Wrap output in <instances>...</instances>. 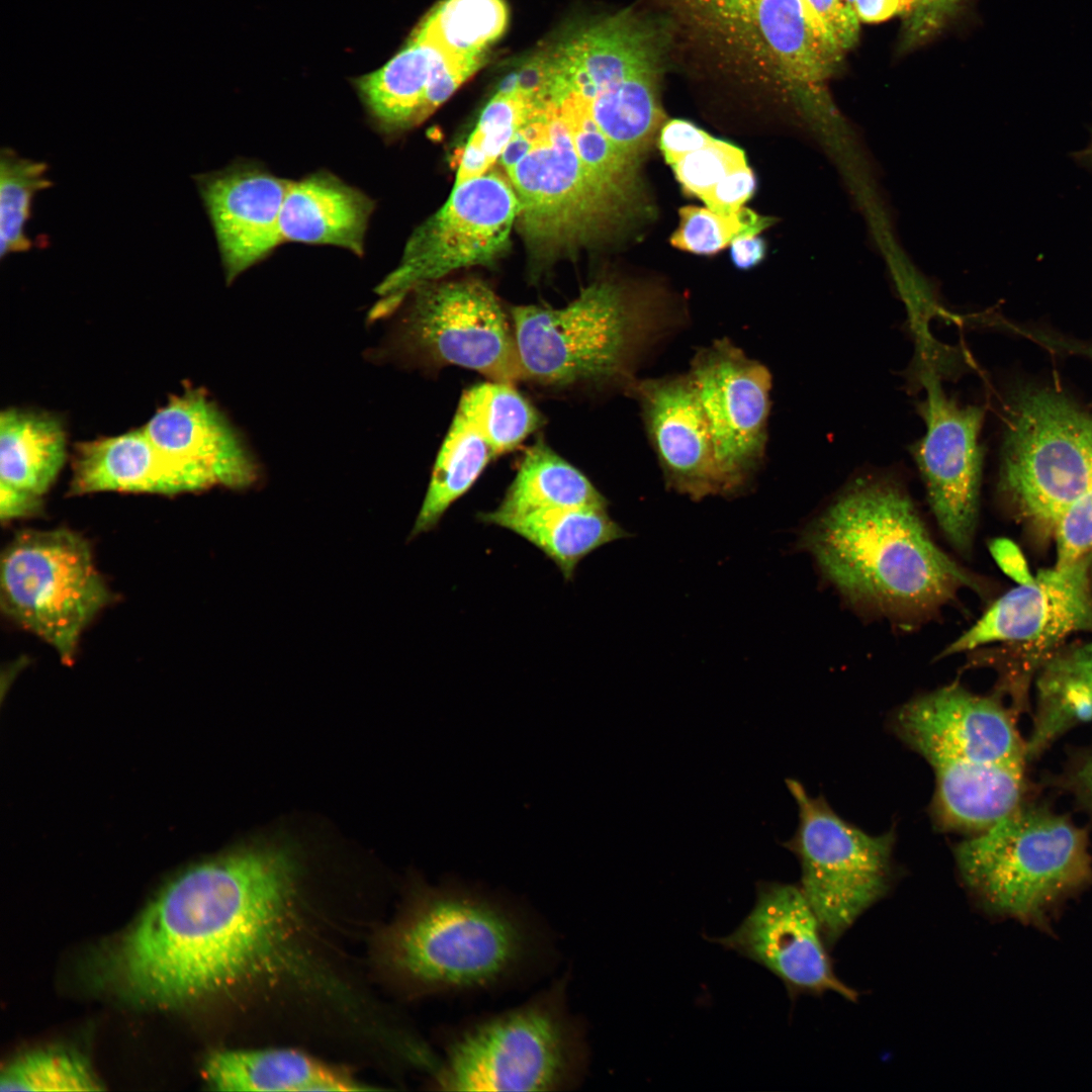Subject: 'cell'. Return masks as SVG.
Listing matches in <instances>:
<instances>
[{
    "label": "cell",
    "instance_id": "cell-29",
    "mask_svg": "<svg viewBox=\"0 0 1092 1092\" xmlns=\"http://www.w3.org/2000/svg\"><path fill=\"white\" fill-rule=\"evenodd\" d=\"M665 61L648 65L593 98L582 99L598 127L635 161L663 119L658 89Z\"/></svg>",
    "mask_w": 1092,
    "mask_h": 1092
},
{
    "label": "cell",
    "instance_id": "cell-18",
    "mask_svg": "<svg viewBox=\"0 0 1092 1092\" xmlns=\"http://www.w3.org/2000/svg\"><path fill=\"white\" fill-rule=\"evenodd\" d=\"M194 181L231 284L282 244L280 215L290 180L241 160L195 175Z\"/></svg>",
    "mask_w": 1092,
    "mask_h": 1092
},
{
    "label": "cell",
    "instance_id": "cell-15",
    "mask_svg": "<svg viewBox=\"0 0 1092 1092\" xmlns=\"http://www.w3.org/2000/svg\"><path fill=\"white\" fill-rule=\"evenodd\" d=\"M689 375L711 431L723 493H736L764 455L769 372L728 340H719L698 352Z\"/></svg>",
    "mask_w": 1092,
    "mask_h": 1092
},
{
    "label": "cell",
    "instance_id": "cell-20",
    "mask_svg": "<svg viewBox=\"0 0 1092 1092\" xmlns=\"http://www.w3.org/2000/svg\"><path fill=\"white\" fill-rule=\"evenodd\" d=\"M143 429L163 454L198 475L208 488L246 489L259 478L241 437L201 388L169 397Z\"/></svg>",
    "mask_w": 1092,
    "mask_h": 1092
},
{
    "label": "cell",
    "instance_id": "cell-7",
    "mask_svg": "<svg viewBox=\"0 0 1092 1092\" xmlns=\"http://www.w3.org/2000/svg\"><path fill=\"white\" fill-rule=\"evenodd\" d=\"M0 566L3 613L72 663L82 632L112 599L88 542L65 528L22 530Z\"/></svg>",
    "mask_w": 1092,
    "mask_h": 1092
},
{
    "label": "cell",
    "instance_id": "cell-42",
    "mask_svg": "<svg viewBox=\"0 0 1092 1092\" xmlns=\"http://www.w3.org/2000/svg\"><path fill=\"white\" fill-rule=\"evenodd\" d=\"M966 0H912L909 12L903 16V35L906 47H913L936 33Z\"/></svg>",
    "mask_w": 1092,
    "mask_h": 1092
},
{
    "label": "cell",
    "instance_id": "cell-47",
    "mask_svg": "<svg viewBox=\"0 0 1092 1092\" xmlns=\"http://www.w3.org/2000/svg\"><path fill=\"white\" fill-rule=\"evenodd\" d=\"M990 552L1002 571L1020 584L1032 582L1027 563L1020 549L1009 539L997 538L990 543Z\"/></svg>",
    "mask_w": 1092,
    "mask_h": 1092
},
{
    "label": "cell",
    "instance_id": "cell-2",
    "mask_svg": "<svg viewBox=\"0 0 1092 1092\" xmlns=\"http://www.w3.org/2000/svg\"><path fill=\"white\" fill-rule=\"evenodd\" d=\"M412 996L502 992L549 975L558 946L540 915L500 890L450 877L419 884L385 943Z\"/></svg>",
    "mask_w": 1092,
    "mask_h": 1092
},
{
    "label": "cell",
    "instance_id": "cell-21",
    "mask_svg": "<svg viewBox=\"0 0 1092 1092\" xmlns=\"http://www.w3.org/2000/svg\"><path fill=\"white\" fill-rule=\"evenodd\" d=\"M67 459V433L55 414L9 407L0 415V518H29Z\"/></svg>",
    "mask_w": 1092,
    "mask_h": 1092
},
{
    "label": "cell",
    "instance_id": "cell-11",
    "mask_svg": "<svg viewBox=\"0 0 1092 1092\" xmlns=\"http://www.w3.org/2000/svg\"><path fill=\"white\" fill-rule=\"evenodd\" d=\"M518 210L509 177L496 170L454 186L444 205L414 230L399 263L376 287L380 299L370 320L393 313L421 284L461 268L492 265L509 250Z\"/></svg>",
    "mask_w": 1092,
    "mask_h": 1092
},
{
    "label": "cell",
    "instance_id": "cell-44",
    "mask_svg": "<svg viewBox=\"0 0 1092 1092\" xmlns=\"http://www.w3.org/2000/svg\"><path fill=\"white\" fill-rule=\"evenodd\" d=\"M1054 784L1092 820V745L1071 751Z\"/></svg>",
    "mask_w": 1092,
    "mask_h": 1092
},
{
    "label": "cell",
    "instance_id": "cell-14",
    "mask_svg": "<svg viewBox=\"0 0 1092 1092\" xmlns=\"http://www.w3.org/2000/svg\"><path fill=\"white\" fill-rule=\"evenodd\" d=\"M921 369L926 397L919 413L926 430L911 451L939 528L959 553L969 555L979 507L984 412L947 396L935 366Z\"/></svg>",
    "mask_w": 1092,
    "mask_h": 1092
},
{
    "label": "cell",
    "instance_id": "cell-40",
    "mask_svg": "<svg viewBox=\"0 0 1092 1092\" xmlns=\"http://www.w3.org/2000/svg\"><path fill=\"white\" fill-rule=\"evenodd\" d=\"M759 0H679L694 19L728 37L759 44L755 13ZM748 42V43H749Z\"/></svg>",
    "mask_w": 1092,
    "mask_h": 1092
},
{
    "label": "cell",
    "instance_id": "cell-25",
    "mask_svg": "<svg viewBox=\"0 0 1092 1092\" xmlns=\"http://www.w3.org/2000/svg\"><path fill=\"white\" fill-rule=\"evenodd\" d=\"M208 1084L219 1091H358L370 1089L346 1074L288 1049L222 1051L206 1062Z\"/></svg>",
    "mask_w": 1092,
    "mask_h": 1092
},
{
    "label": "cell",
    "instance_id": "cell-19",
    "mask_svg": "<svg viewBox=\"0 0 1092 1092\" xmlns=\"http://www.w3.org/2000/svg\"><path fill=\"white\" fill-rule=\"evenodd\" d=\"M666 484L694 499L723 493L711 431L690 375L633 380Z\"/></svg>",
    "mask_w": 1092,
    "mask_h": 1092
},
{
    "label": "cell",
    "instance_id": "cell-27",
    "mask_svg": "<svg viewBox=\"0 0 1092 1092\" xmlns=\"http://www.w3.org/2000/svg\"><path fill=\"white\" fill-rule=\"evenodd\" d=\"M486 524L506 528L541 550L565 579L573 577L586 555L610 542L629 536L607 508H562L520 515L481 513Z\"/></svg>",
    "mask_w": 1092,
    "mask_h": 1092
},
{
    "label": "cell",
    "instance_id": "cell-10",
    "mask_svg": "<svg viewBox=\"0 0 1092 1092\" xmlns=\"http://www.w3.org/2000/svg\"><path fill=\"white\" fill-rule=\"evenodd\" d=\"M797 807L795 834L784 846L801 864V888L833 943L888 891L893 831L871 835L837 815L822 797L786 780Z\"/></svg>",
    "mask_w": 1092,
    "mask_h": 1092
},
{
    "label": "cell",
    "instance_id": "cell-3",
    "mask_svg": "<svg viewBox=\"0 0 1092 1092\" xmlns=\"http://www.w3.org/2000/svg\"><path fill=\"white\" fill-rule=\"evenodd\" d=\"M800 546L849 604L908 625L937 614L973 575L931 538L906 490L855 479L804 529Z\"/></svg>",
    "mask_w": 1092,
    "mask_h": 1092
},
{
    "label": "cell",
    "instance_id": "cell-51",
    "mask_svg": "<svg viewBox=\"0 0 1092 1092\" xmlns=\"http://www.w3.org/2000/svg\"><path fill=\"white\" fill-rule=\"evenodd\" d=\"M847 1H848V2H849V3L851 4V5L853 4V0H847ZM852 7H853V6H852Z\"/></svg>",
    "mask_w": 1092,
    "mask_h": 1092
},
{
    "label": "cell",
    "instance_id": "cell-43",
    "mask_svg": "<svg viewBox=\"0 0 1092 1092\" xmlns=\"http://www.w3.org/2000/svg\"><path fill=\"white\" fill-rule=\"evenodd\" d=\"M828 34L843 51L858 40L859 19L847 0H804Z\"/></svg>",
    "mask_w": 1092,
    "mask_h": 1092
},
{
    "label": "cell",
    "instance_id": "cell-13",
    "mask_svg": "<svg viewBox=\"0 0 1092 1092\" xmlns=\"http://www.w3.org/2000/svg\"><path fill=\"white\" fill-rule=\"evenodd\" d=\"M1015 717L997 697L953 684L902 706L893 728L930 763L935 780H947L992 765L1024 770L1027 745Z\"/></svg>",
    "mask_w": 1092,
    "mask_h": 1092
},
{
    "label": "cell",
    "instance_id": "cell-23",
    "mask_svg": "<svg viewBox=\"0 0 1092 1092\" xmlns=\"http://www.w3.org/2000/svg\"><path fill=\"white\" fill-rule=\"evenodd\" d=\"M375 202L329 171L289 183L280 215L282 243L330 245L363 256Z\"/></svg>",
    "mask_w": 1092,
    "mask_h": 1092
},
{
    "label": "cell",
    "instance_id": "cell-48",
    "mask_svg": "<svg viewBox=\"0 0 1092 1092\" xmlns=\"http://www.w3.org/2000/svg\"><path fill=\"white\" fill-rule=\"evenodd\" d=\"M912 0H853V9L860 22L878 23L893 16L906 15Z\"/></svg>",
    "mask_w": 1092,
    "mask_h": 1092
},
{
    "label": "cell",
    "instance_id": "cell-34",
    "mask_svg": "<svg viewBox=\"0 0 1092 1092\" xmlns=\"http://www.w3.org/2000/svg\"><path fill=\"white\" fill-rule=\"evenodd\" d=\"M553 104L566 124L583 167L608 194L623 202L631 187L636 161L604 134L582 99L566 95Z\"/></svg>",
    "mask_w": 1092,
    "mask_h": 1092
},
{
    "label": "cell",
    "instance_id": "cell-16",
    "mask_svg": "<svg viewBox=\"0 0 1092 1092\" xmlns=\"http://www.w3.org/2000/svg\"><path fill=\"white\" fill-rule=\"evenodd\" d=\"M718 941L766 968L793 992L857 998L834 974L820 922L801 887L759 883L750 913Z\"/></svg>",
    "mask_w": 1092,
    "mask_h": 1092
},
{
    "label": "cell",
    "instance_id": "cell-38",
    "mask_svg": "<svg viewBox=\"0 0 1092 1092\" xmlns=\"http://www.w3.org/2000/svg\"><path fill=\"white\" fill-rule=\"evenodd\" d=\"M678 213L679 224L670 238V244L699 255L716 254L736 238L758 235L774 221L746 207L724 215L708 207L688 205L681 207Z\"/></svg>",
    "mask_w": 1092,
    "mask_h": 1092
},
{
    "label": "cell",
    "instance_id": "cell-33",
    "mask_svg": "<svg viewBox=\"0 0 1092 1092\" xmlns=\"http://www.w3.org/2000/svg\"><path fill=\"white\" fill-rule=\"evenodd\" d=\"M457 413L477 429L495 455L515 449L542 424L540 414L514 385L499 381L466 390Z\"/></svg>",
    "mask_w": 1092,
    "mask_h": 1092
},
{
    "label": "cell",
    "instance_id": "cell-5",
    "mask_svg": "<svg viewBox=\"0 0 1092 1092\" xmlns=\"http://www.w3.org/2000/svg\"><path fill=\"white\" fill-rule=\"evenodd\" d=\"M965 887L987 915L1050 932L1092 884L1086 829L1024 802L954 848Z\"/></svg>",
    "mask_w": 1092,
    "mask_h": 1092
},
{
    "label": "cell",
    "instance_id": "cell-35",
    "mask_svg": "<svg viewBox=\"0 0 1092 1092\" xmlns=\"http://www.w3.org/2000/svg\"><path fill=\"white\" fill-rule=\"evenodd\" d=\"M52 186L48 164L21 157L13 149L0 152V257L29 251L25 232L36 193Z\"/></svg>",
    "mask_w": 1092,
    "mask_h": 1092
},
{
    "label": "cell",
    "instance_id": "cell-49",
    "mask_svg": "<svg viewBox=\"0 0 1092 1092\" xmlns=\"http://www.w3.org/2000/svg\"><path fill=\"white\" fill-rule=\"evenodd\" d=\"M765 252V242L757 235L740 236L730 244L732 262L740 269H749L758 265L763 260Z\"/></svg>",
    "mask_w": 1092,
    "mask_h": 1092
},
{
    "label": "cell",
    "instance_id": "cell-30",
    "mask_svg": "<svg viewBox=\"0 0 1092 1092\" xmlns=\"http://www.w3.org/2000/svg\"><path fill=\"white\" fill-rule=\"evenodd\" d=\"M1027 756L1039 755L1062 734L1092 719V647L1052 663L1038 681Z\"/></svg>",
    "mask_w": 1092,
    "mask_h": 1092
},
{
    "label": "cell",
    "instance_id": "cell-26",
    "mask_svg": "<svg viewBox=\"0 0 1092 1092\" xmlns=\"http://www.w3.org/2000/svg\"><path fill=\"white\" fill-rule=\"evenodd\" d=\"M448 56L413 32L384 66L354 83L376 129L385 135L407 130L426 119L425 99L437 65Z\"/></svg>",
    "mask_w": 1092,
    "mask_h": 1092
},
{
    "label": "cell",
    "instance_id": "cell-50",
    "mask_svg": "<svg viewBox=\"0 0 1092 1092\" xmlns=\"http://www.w3.org/2000/svg\"><path fill=\"white\" fill-rule=\"evenodd\" d=\"M1078 156L1081 157L1083 160H1091L1092 159V130H1091L1089 143L1087 144L1086 148L1084 150H1082L1078 154Z\"/></svg>",
    "mask_w": 1092,
    "mask_h": 1092
},
{
    "label": "cell",
    "instance_id": "cell-32",
    "mask_svg": "<svg viewBox=\"0 0 1092 1092\" xmlns=\"http://www.w3.org/2000/svg\"><path fill=\"white\" fill-rule=\"evenodd\" d=\"M509 12L504 0H443L414 32L454 57H486L505 32Z\"/></svg>",
    "mask_w": 1092,
    "mask_h": 1092
},
{
    "label": "cell",
    "instance_id": "cell-4",
    "mask_svg": "<svg viewBox=\"0 0 1092 1092\" xmlns=\"http://www.w3.org/2000/svg\"><path fill=\"white\" fill-rule=\"evenodd\" d=\"M564 972L526 1001L445 1030L431 1083L443 1091L563 1092L579 1087L589 1048Z\"/></svg>",
    "mask_w": 1092,
    "mask_h": 1092
},
{
    "label": "cell",
    "instance_id": "cell-24",
    "mask_svg": "<svg viewBox=\"0 0 1092 1092\" xmlns=\"http://www.w3.org/2000/svg\"><path fill=\"white\" fill-rule=\"evenodd\" d=\"M755 29L761 51L791 84L816 87L841 63L844 52L804 0H759Z\"/></svg>",
    "mask_w": 1092,
    "mask_h": 1092
},
{
    "label": "cell",
    "instance_id": "cell-46",
    "mask_svg": "<svg viewBox=\"0 0 1092 1092\" xmlns=\"http://www.w3.org/2000/svg\"><path fill=\"white\" fill-rule=\"evenodd\" d=\"M714 139L690 121L672 119L662 126L659 146L665 161L672 167L689 154L709 145Z\"/></svg>",
    "mask_w": 1092,
    "mask_h": 1092
},
{
    "label": "cell",
    "instance_id": "cell-6",
    "mask_svg": "<svg viewBox=\"0 0 1092 1092\" xmlns=\"http://www.w3.org/2000/svg\"><path fill=\"white\" fill-rule=\"evenodd\" d=\"M510 316L524 380L553 392L628 388L639 356L666 328L606 281L563 307L518 305Z\"/></svg>",
    "mask_w": 1092,
    "mask_h": 1092
},
{
    "label": "cell",
    "instance_id": "cell-8",
    "mask_svg": "<svg viewBox=\"0 0 1092 1092\" xmlns=\"http://www.w3.org/2000/svg\"><path fill=\"white\" fill-rule=\"evenodd\" d=\"M1001 486L1025 516L1054 527L1092 486V415L1049 390L1016 395L1007 414Z\"/></svg>",
    "mask_w": 1092,
    "mask_h": 1092
},
{
    "label": "cell",
    "instance_id": "cell-39",
    "mask_svg": "<svg viewBox=\"0 0 1092 1092\" xmlns=\"http://www.w3.org/2000/svg\"><path fill=\"white\" fill-rule=\"evenodd\" d=\"M745 165L741 149L714 139L706 147L682 158L672 169L685 191L702 200L721 179Z\"/></svg>",
    "mask_w": 1092,
    "mask_h": 1092
},
{
    "label": "cell",
    "instance_id": "cell-17",
    "mask_svg": "<svg viewBox=\"0 0 1092 1092\" xmlns=\"http://www.w3.org/2000/svg\"><path fill=\"white\" fill-rule=\"evenodd\" d=\"M1085 559L1041 570L1009 590L941 652L948 656L990 643L1044 652L1072 632L1092 627V595Z\"/></svg>",
    "mask_w": 1092,
    "mask_h": 1092
},
{
    "label": "cell",
    "instance_id": "cell-45",
    "mask_svg": "<svg viewBox=\"0 0 1092 1092\" xmlns=\"http://www.w3.org/2000/svg\"><path fill=\"white\" fill-rule=\"evenodd\" d=\"M755 186L754 174L745 165L721 179L702 200L715 212L730 215L744 207Z\"/></svg>",
    "mask_w": 1092,
    "mask_h": 1092
},
{
    "label": "cell",
    "instance_id": "cell-9",
    "mask_svg": "<svg viewBox=\"0 0 1092 1092\" xmlns=\"http://www.w3.org/2000/svg\"><path fill=\"white\" fill-rule=\"evenodd\" d=\"M404 298L391 341L400 359L434 369L459 366L491 381L524 380L511 316L485 283L433 281Z\"/></svg>",
    "mask_w": 1092,
    "mask_h": 1092
},
{
    "label": "cell",
    "instance_id": "cell-22",
    "mask_svg": "<svg viewBox=\"0 0 1092 1092\" xmlns=\"http://www.w3.org/2000/svg\"><path fill=\"white\" fill-rule=\"evenodd\" d=\"M208 489L163 454L142 428L77 444L69 493L104 491L174 495Z\"/></svg>",
    "mask_w": 1092,
    "mask_h": 1092
},
{
    "label": "cell",
    "instance_id": "cell-12",
    "mask_svg": "<svg viewBox=\"0 0 1092 1092\" xmlns=\"http://www.w3.org/2000/svg\"><path fill=\"white\" fill-rule=\"evenodd\" d=\"M518 198L517 222L528 247L543 258L592 242L619 202L583 167L558 108L547 102L539 140L506 173Z\"/></svg>",
    "mask_w": 1092,
    "mask_h": 1092
},
{
    "label": "cell",
    "instance_id": "cell-31",
    "mask_svg": "<svg viewBox=\"0 0 1092 1092\" xmlns=\"http://www.w3.org/2000/svg\"><path fill=\"white\" fill-rule=\"evenodd\" d=\"M495 454L477 429L456 412L436 459L410 539L432 530L465 494Z\"/></svg>",
    "mask_w": 1092,
    "mask_h": 1092
},
{
    "label": "cell",
    "instance_id": "cell-1",
    "mask_svg": "<svg viewBox=\"0 0 1092 1092\" xmlns=\"http://www.w3.org/2000/svg\"><path fill=\"white\" fill-rule=\"evenodd\" d=\"M297 877L291 851L267 843L188 868L117 943L118 985L171 1007L277 979L297 956Z\"/></svg>",
    "mask_w": 1092,
    "mask_h": 1092
},
{
    "label": "cell",
    "instance_id": "cell-41",
    "mask_svg": "<svg viewBox=\"0 0 1092 1092\" xmlns=\"http://www.w3.org/2000/svg\"><path fill=\"white\" fill-rule=\"evenodd\" d=\"M1054 529L1057 546L1056 565L1075 563L1085 559L1092 552V486L1061 514Z\"/></svg>",
    "mask_w": 1092,
    "mask_h": 1092
},
{
    "label": "cell",
    "instance_id": "cell-37",
    "mask_svg": "<svg viewBox=\"0 0 1092 1092\" xmlns=\"http://www.w3.org/2000/svg\"><path fill=\"white\" fill-rule=\"evenodd\" d=\"M91 1068L79 1055L61 1049L33 1051L3 1070L0 1090L96 1091L102 1089Z\"/></svg>",
    "mask_w": 1092,
    "mask_h": 1092
},
{
    "label": "cell",
    "instance_id": "cell-28",
    "mask_svg": "<svg viewBox=\"0 0 1092 1092\" xmlns=\"http://www.w3.org/2000/svg\"><path fill=\"white\" fill-rule=\"evenodd\" d=\"M607 508L608 500L592 481L542 440L525 453L508 487L498 515H520L562 508Z\"/></svg>",
    "mask_w": 1092,
    "mask_h": 1092
},
{
    "label": "cell",
    "instance_id": "cell-36",
    "mask_svg": "<svg viewBox=\"0 0 1092 1092\" xmlns=\"http://www.w3.org/2000/svg\"><path fill=\"white\" fill-rule=\"evenodd\" d=\"M532 111L533 104L528 98L514 89L499 86L469 136L454 186L488 172Z\"/></svg>",
    "mask_w": 1092,
    "mask_h": 1092
}]
</instances>
